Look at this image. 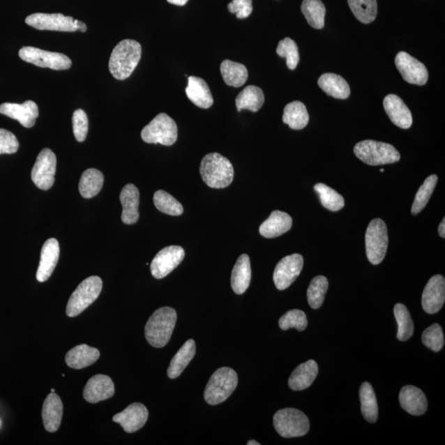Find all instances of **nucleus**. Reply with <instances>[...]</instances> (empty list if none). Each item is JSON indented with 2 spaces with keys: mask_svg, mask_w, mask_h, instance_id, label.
Returning a JSON list of instances; mask_svg holds the SVG:
<instances>
[{
  "mask_svg": "<svg viewBox=\"0 0 445 445\" xmlns=\"http://www.w3.org/2000/svg\"><path fill=\"white\" fill-rule=\"evenodd\" d=\"M142 47L135 40L126 39L113 49L109 70L115 79L124 80L133 74L142 58Z\"/></svg>",
  "mask_w": 445,
  "mask_h": 445,
  "instance_id": "f257e3e1",
  "label": "nucleus"
},
{
  "mask_svg": "<svg viewBox=\"0 0 445 445\" xmlns=\"http://www.w3.org/2000/svg\"><path fill=\"white\" fill-rule=\"evenodd\" d=\"M176 319L178 316L174 308L163 307L154 312L144 329L149 344L156 348L165 347L174 333Z\"/></svg>",
  "mask_w": 445,
  "mask_h": 445,
  "instance_id": "f03ea898",
  "label": "nucleus"
},
{
  "mask_svg": "<svg viewBox=\"0 0 445 445\" xmlns=\"http://www.w3.org/2000/svg\"><path fill=\"white\" fill-rule=\"evenodd\" d=\"M199 172L208 187L215 189L229 187L234 176L230 161L218 153H208L203 158Z\"/></svg>",
  "mask_w": 445,
  "mask_h": 445,
  "instance_id": "7ed1b4c3",
  "label": "nucleus"
},
{
  "mask_svg": "<svg viewBox=\"0 0 445 445\" xmlns=\"http://www.w3.org/2000/svg\"><path fill=\"white\" fill-rule=\"evenodd\" d=\"M238 382V375L231 368L217 370L209 380L204 393L206 402L213 406L224 402L234 392Z\"/></svg>",
  "mask_w": 445,
  "mask_h": 445,
  "instance_id": "20e7f679",
  "label": "nucleus"
},
{
  "mask_svg": "<svg viewBox=\"0 0 445 445\" xmlns=\"http://www.w3.org/2000/svg\"><path fill=\"white\" fill-rule=\"evenodd\" d=\"M354 153L359 160L370 166L391 165L401 158L400 153L393 145L375 140L359 142L354 148Z\"/></svg>",
  "mask_w": 445,
  "mask_h": 445,
  "instance_id": "39448f33",
  "label": "nucleus"
},
{
  "mask_svg": "<svg viewBox=\"0 0 445 445\" xmlns=\"http://www.w3.org/2000/svg\"><path fill=\"white\" fill-rule=\"evenodd\" d=\"M273 425L277 432L284 438L303 437L310 428L307 416L295 408H284L277 412Z\"/></svg>",
  "mask_w": 445,
  "mask_h": 445,
  "instance_id": "423d86ee",
  "label": "nucleus"
},
{
  "mask_svg": "<svg viewBox=\"0 0 445 445\" xmlns=\"http://www.w3.org/2000/svg\"><path fill=\"white\" fill-rule=\"evenodd\" d=\"M103 289V280L100 277L93 276L85 279L76 288L68 302L66 315L75 317L83 312L86 308L98 298Z\"/></svg>",
  "mask_w": 445,
  "mask_h": 445,
  "instance_id": "0eeeda50",
  "label": "nucleus"
},
{
  "mask_svg": "<svg viewBox=\"0 0 445 445\" xmlns=\"http://www.w3.org/2000/svg\"><path fill=\"white\" fill-rule=\"evenodd\" d=\"M142 138L145 143L171 146L178 139V126L166 113H160L151 123L144 127Z\"/></svg>",
  "mask_w": 445,
  "mask_h": 445,
  "instance_id": "6e6552de",
  "label": "nucleus"
},
{
  "mask_svg": "<svg viewBox=\"0 0 445 445\" xmlns=\"http://www.w3.org/2000/svg\"><path fill=\"white\" fill-rule=\"evenodd\" d=\"M389 246L388 229L384 220L375 219L370 222L365 234L368 260L373 265L384 261Z\"/></svg>",
  "mask_w": 445,
  "mask_h": 445,
  "instance_id": "1a4fd4ad",
  "label": "nucleus"
},
{
  "mask_svg": "<svg viewBox=\"0 0 445 445\" xmlns=\"http://www.w3.org/2000/svg\"><path fill=\"white\" fill-rule=\"evenodd\" d=\"M18 56L27 63L42 67L49 68L54 70H69L72 66V61L69 57L62 53L44 51V50L33 47H22Z\"/></svg>",
  "mask_w": 445,
  "mask_h": 445,
  "instance_id": "9d476101",
  "label": "nucleus"
},
{
  "mask_svg": "<svg viewBox=\"0 0 445 445\" xmlns=\"http://www.w3.org/2000/svg\"><path fill=\"white\" fill-rule=\"evenodd\" d=\"M56 165V154L51 149H44L40 152L31 174V180L36 187L43 190H47L52 188L54 183Z\"/></svg>",
  "mask_w": 445,
  "mask_h": 445,
  "instance_id": "9b49d317",
  "label": "nucleus"
},
{
  "mask_svg": "<svg viewBox=\"0 0 445 445\" xmlns=\"http://www.w3.org/2000/svg\"><path fill=\"white\" fill-rule=\"evenodd\" d=\"M26 24L38 30L68 31L74 33L77 31L75 20L61 13H38L27 17Z\"/></svg>",
  "mask_w": 445,
  "mask_h": 445,
  "instance_id": "f8f14e48",
  "label": "nucleus"
},
{
  "mask_svg": "<svg viewBox=\"0 0 445 445\" xmlns=\"http://www.w3.org/2000/svg\"><path fill=\"white\" fill-rule=\"evenodd\" d=\"M303 266V258L301 254L286 256L276 265L273 274L276 287L285 290L292 285L299 275Z\"/></svg>",
  "mask_w": 445,
  "mask_h": 445,
  "instance_id": "ddd939ff",
  "label": "nucleus"
},
{
  "mask_svg": "<svg viewBox=\"0 0 445 445\" xmlns=\"http://www.w3.org/2000/svg\"><path fill=\"white\" fill-rule=\"evenodd\" d=\"M184 257V249L180 246H169L162 249L151 262L152 276L158 280L165 278L180 265Z\"/></svg>",
  "mask_w": 445,
  "mask_h": 445,
  "instance_id": "4468645a",
  "label": "nucleus"
},
{
  "mask_svg": "<svg viewBox=\"0 0 445 445\" xmlns=\"http://www.w3.org/2000/svg\"><path fill=\"white\" fill-rule=\"evenodd\" d=\"M395 65L404 80L411 84L425 85L428 83L429 75L424 63L404 52H399L395 58Z\"/></svg>",
  "mask_w": 445,
  "mask_h": 445,
  "instance_id": "2eb2a0df",
  "label": "nucleus"
},
{
  "mask_svg": "<svg viewBox=\"0 0 445 445\" xmlns=\"http://www.w3.org/2000/svg\"><path fill=\"white\" fill-rule=\"evenodd\" d=\"M445 301V280L442 275L431 277L422 294L421 304L425 312L434 315L442 310Z\"/></svg>",
  "mask_w": 445,
  "mask_h": 445,
  "instance_id": "dca6fc26",
  "label": "nucleus"
},
{
  "mask_svg": "<svg viewBox=\"0 0 445 445\" xmlns=\"http://www.w3.org/2000/svg\"><path fill=\"white\" fill-rule=\"evenodd\" d=\"M149 412L142 403L134 402L123 412L113 416V421L120 424L127 433H134L146 423Z\"/></svg>",
  "mask_w": 445,
  "mask_h": 445,
  "instance_id": "f3484780",
  "label": "nucleus"
},
{
  "mask_svg": "<svg viewBox=\"0 0 445 445\" xmlns=\"http://www.w3.org/2000/svg\"><path fill=\"white\" fill-rule=\"evenodd\" d=\"M0 113L2 115L17 120L20 123L31 128L36 123V118L39 116L38 106L33 101H26L22 104L6 103L0 105Z\"/></svg>",
  "mask_w": 445,
  "mask_h": 445,
  "instance_id": "a211bd4d",
  "label": "nucleus"
},
{
  "mask_svg": "<svg viewBox=\"0 0 445 445\" xmlns=\"http://www.w3.org/2000/svg\"><path fill=\"white\" fill-rule=\"evenodd\" d=\"M114 393L115 386L110 377L97 375L93 376L85 385L83 396L89 403H98L112 398Z\"/></svg>",
  "mask_w": 445,
  "mask_h": 445,
  "instance_id": "6ab92c4d",
  "label": "nucleus"
},
{
  "mask_svg": "<svg viewBox=\"0 0 445 445\" xmlns=\"http://www.w3.org/2000/svg\"><path fill=\"white\" fill-rule=\"evenodd\" d=\"M59 257H60V245L56 239H50L45 242L40 252V260L36 280L39 282H45L52 276L56 269Z\"/></svg>",
  "mask_w": 445,
  "mask_h": 445,
  "instance_id": "aec40b11",
  "label": "nucleus"
},
{
  "mask_svg": "<svg viewBox=\"0 0 445 445\" xmlns=\"http://www.w3.org/2000/svg\"><path fill=\"white\" fill-rule=\"evenodd\" d=\"M384 107L389 119L402 129H409L412 125V116L409 108L402 100L395 94H389L384 100Z\"/></svg>",
  "mask_w": 445,
  "mask_h": 445,
  "instance_id": "412c9836",
  "label": "nucleus"
},
{
  "mask_svg": "<svg viewBox=\"0 0 445 445\" xmlns=\"http://www.w3.org/2000/svg\"><path fill=\"white\" fill-rule=\"evenodd\" d=\"M399 402L402 409L412 416L423 415L428 407L425 393L412 385L405 386L401 389Z\"/></svg>",
  "mask_w": 445,
  "mask_h": 445,
  "instance_id": "4be33fe9",
  "label": "nucleus"
},
{
  "mask_svg": "<svg viewBox=\"0 0 445 445\" xmlns=\"http://www.w3.org/2000/svg\"><path fill=\"white\" fill-rule=\"evenodd\" d=\"M293 220L287 213L275 211L259 228V233L266 239H275L287 233L292 228Z\"/></svg>",
  "mask_w": 445,
  "mask_h": 445,
  "instance_id": "5701e85b",
  "label": "nucleus"
},
{
  "mask_svg": "<svg viewBox=\"0 0 445 445\" xmlns=\"http://www.w3.org/2000/svg\"><path fill=\"white\" fill-rule=\"evenodd\" d=\"M123 211H122L121 220L126 225H134L139 218V192L134 184H127L121 190L120 195Z\"/></svg>",
  "mask_w": 445,
  "mask_h": 445,
  "instance_id": "b1692460",
  "label": "nucleus"
},
{
  "mask_svg": "<svg viewBox=\"0 0 445 445\" xmlns=\"http://www.w3.org/2000/svg\"><path fill=\"white\" fill-rule=\"evenodd\" d=\"M43 420L48 432H56L60 428L63 416V402L56 393H51L43 403Z\"/></svg>",
  "mask_w": 445,
  "mask_h": 445,
  "instance_id": "393cba45",
  "label": "nucleus"
},
{
  "mask_svg": "<svg viewBox=\"0 0 445 445\" xmlns=\"http://www.w3.org/2000/svg\"><path fill=\"white\" fill-rule=\"evenodd\" d=\"M186 94L190 101L199 108H210L214 103L210 88L206 81L199 77H188V85L186 89Z\"/></svg>",
  "mask_w": 445,
  "mask_h": 445,
  "instance_id": "a878e982",
  "label": "nucleus"
},
{
  "mask_svg": "<svg viewBox=\"0 0 445 445\" xmlns=\"http://www.w3.org/2000/svg\"><path fill=\"white\" fill-rule=\"evenodd\" d=\"M319 374V366L315 361L303 363L295 369L289 379V388L294 391H302L310 388Z\"/></svg>",
  "mask_w": 445,
  "mask_h": 445,
  "instance_id": "bb28decb",
  "label": "nucleus"
},
{
  "mask_svg": "<svg viewBox=\"0 0 445 445\" xmlns=\"http://www.w3.org/2000/svg\"><path fill=\"white\" fill-rule=\"evenodd\" d=\"M100 357L98 349L88 345H79L66 354V362L72 369L81 370L94 364Z\"/></svg>",
  "mask_w": 445,
  "mask_h": 445,
  "instance_id": "cd10ccee",
  "label": "nucleus"
},
{
  "mask_svg": "<svg viewBox=\"0 0 445 445\" xmlns=\"http://www.w3.org/2000/svg\"><path fill=\"white\" fill-rule=\"evenodd\" d=\"M252 270L250 258L247 254H242L234 266L231 276V286L234 292L243 294L248 289L251 282Z\"/></svg>",
  "mask_w": 445,
  "mask_h": 445,
  "instance_id": "c85d7f7f",
  "label": "nucleus"
},
{
  "mask_svg": "<svg viewBox=\"0 0 445 445\" xmlns=\"http://www.w3.org/2000/svg\"><path fill=\"white\" fill-rule=\"evenodd\" d=\"M196 355V343L194 340H187L170 362L167 376L171 379L179 378Z\"/></svg>",
  "mask_w": 445,
  "mask_h": 445,
  "instance_id": "c756f323",
  "label": "nucleus"
},
{
  "mask_svg": "<svg viewBox=\"0 0 445 445\" xmlns=\"http://www.w3.org/2000/svg\"><path fill=\"white\" fill-rule=\"evenodd\" d=\"M319 86L329 96L337 99H347L351 94V89L342 76L326 73L319 79Z\"/></svg>",
  "mask_w": 445,
  "mask_h": 445,
  "instance_id": "7c9ffc66",
  "label": "nucleus"
},
{
  "mask_svg": "<svg viewBox=\"0 0 445 445\" xmlns=\"http://www.w3.org/2000/svg\"><path fill=\"white\" fill-rule=\"evenodd\" d=\"M265 102L263 91L257 86L249 85L241 92L236 98L235 104L238 112L249 110L257 112L263 106Z\"/></svg>",
  "mask_w": 445,
  "mask_h": 445,
  "instance_id": "2f4dec72",
  "label": "nucleus"
},
{
  "mask_svg": "<svg viewBox=\"0 0 445 445\" xmlns=\"http://www.w3.org/2000/svg\"><path fill=\"white\" fill-rule=\"evenodd\" d=\"M220 72L225 83L230 87H242L248 78L246 66L229 60H225L221 63Z\"/></svg>",
  "mask_w": 445,
  "mask_h": 445,
  "instance_id": "473e14b6",
  "label": "nucleus"
},
{
  "mask_svg": "<svg viewBox=\"0 0 445 445\" xmlns=\"http://www.w3.org/2000/svg\"><path fill=\"white\" fill-rule=\"evenodd\" d=\"M282 120L293 130H302L306 127L310 116L306 106L299 101H294L287 104L284 109Z\"/></svg>",
  "mask_w": 445,
  "mask_h": 445,
  "instance_id": "72a5a7b5",
  "label": "nucleus"
},
{
  "mask_svg": "<svg viewBox=\"0 0 445 445\" xmlns=\"http://www.w3.org/2000/svg\"><path fill=\"white\" fill-rule=\"evenodd\" d=\"M104 183V176L101 172L95 169L86 170L82 174L79 190L81 196L86 198L96 197L102 190Z\"/></svg>",
  "mask_w": 445,
  "mask_h": 445,
  "instance_id": "f704fd0d",
  "label": "nucleus"
},
{
  "mask_svg": "<svg viewBox=\"0 0 445 445\" xmlns=\"http://www.w3.org/2000/svg\"><path fill=\"white\" fill-rule=\"evenodd\" d=\"M361 412L365 419L370 423L378 420L379 407L373 387L370 383H363L360 389Z\"/></svg>",
  "mask_w": 445,
  "mask_h": 445,
  "instance_id": "c9c22d12",
  "label": "nucleus"
},
{
  "mask_svg": "<svg viewBox=\"0 0 445 445\" xmlns=\"http://www.w3.org/2000/svg\"><path fill=\"white\" fill-rule=\"evenodd\" d=\"M301 11L306 17L308 24L313 29H324L326 7L321 0H303Z\"/></svg>",
  "mask_w": 445,
  "mask_h": 445,
  "instance_id": "e433bc0d",
  "label": "nucleus"
},
{
  "mask_svg": "<svg viewBox=\"0 0 445 445\" xmlns=\"http://www.w3.org/2000/svg\"><path fill=\"white\" fill-rule=\"evenodd\" d=\"M353 15L362 24H369L374 22L378 13L377 0H348Z\"/></svg>",
  "mask_w": 445,
  "mask_h": 445,
  "instance_id": "4c0bfd02",
  "label": "nucleus"
},
{
  "mask_svg": "<svg viewBox=\"0 0 445 445\" xmlns=\"http://www.w3.org/2000/svg\"><path fill=\"white\" fill-rule=\"evenodd\" d=\"M393 312L398 325L397 338L401 342H406L414 333V324L410 312L402 303H397L394 306Z\"/></svg>",
  "mask_w": 445,
  "mask_h": 445,
  "instance_id": "58836bf2",
  "label": "nucleus"
},
{
  "mask_svg": "<svg viewBox=\"0 0 445 445\" xmlns=\"http://www.w3.org/2000/svg\"><path fill=\"white\" fill-rule=\"evenodd\" d=\"M153 203L158 211L172 216L183 214L184 209L181 204L165 190H157L153 195Z\"/></svg>",
  "mask_w": 445,
  "mask_h": 445,
  "instance_id": "ea45409f",
  "label": "nucleus"
},
{
  "mask_svg": "<svg viewBox=\"0 0 445 445\" xmlns=\"http://www.w3.org/2000/svg\"><path fill=\"white\" fill-rule=\"evenodd\" d=\"M315 192L319 194L322 206L331 211H339L345 206V199L342 195L324 183L315 186Z\"/></svg>",
  "mask_w": 445,
  "mask_h": 445,
  "instance_id": "a19ab883",
  "label": "nucleus"
},
{
  "mask_svg": "<svg viewBox=\"0 0 445 445\" xmlns=\"http://www.w3.org/2000/svg\"><path fill=\"white\" fill-rule=\"evenodd\" d=\"M328 289L329 280L325 276H316L312 280L308 286L307 296L308 304L313 310H317L322 306Z\"/></svg>",
  "mask_w": 445,
  "mask_h": 445,
  "instance_id": "79ce46f5",
  "label": "nucleus"
},
{
  "mask_svg": "<svg viewBox=\"0 0 445 445\" xmlns=\"http://www.w3.org/2000/svg\"><path fill=\"white\" fill-rule=\"evenodd\" d=\"M438 176L437 175H430L421 186L418 192L416 194L414 202L412 207V214L413 216L418 215L420 212L424 210L426 205L430 201V197L432 196L434 190L437 187Z\"/></svg>",
  "mask_w": 445,
  "mask_h": 445,
  "instance_id": "37998d69",
  "label": "nucleus"
},
{
  "mask_svg": "<svg viewBox=\"0 0 445 445\" xmlns=\"http://www.w3.org/2000/svg\"><path fill=\"white\" fill-rule=\"evenodd\" d=\"M276 53L279 56L286 59V63L289 70H295L299 62V53L294 40L289 38L280 40L276 48Z\"/></svg>",
  "mask_w": 445,
  "mask_h": 445,
  "instance_id": "c03bdc74",
  "label": "nucleus"
},
{
  "mask_svg": "<svg viewBox=\"0 0 445 445\" xmlns=\"http://www.w3.org/2000/svg\"><path fill=\"white\" fill-rule=\"evenodd\" d=\"M279 326L284 331L290 329H295L301 331H304L308 326L306 312L299 310H289L280 317Z\"/></svg>",
  "mask_w": 445,
  "mask_h": 445,
  "instance_id": "a18cd8bd",
  "label": "nucleus"
},
{
  "mask_svg": "<svg viewBox=\"0 0 445 445\" xmlns=\"http://www.w3.org/2000/svg\"><path fill=\"white\" fill-rule=\"evenodd\" d=\"M422 342L426 347L435 352L442 351L444 346V337L442 326L435 324L424 331L421 337Z\"/></svg>",
  "mask_w": 445,
  "mask_h": 445,
  "instance_id": "49530a36",
  "label": "nucleus"
},
{
  "mask_svg": "<svg viewBox=\"0 0 445 445\" xmlns=\"http://www.w3.org/2000/svg\"><path fill=\"white\" fill-rule=\"evenodd\" d=\"M73 131L77 142H84L89 133V119L86 112L78 109L72 117Z\"/></svg>",
  "mask_w": 445,
  "mask_h": 445,
  "instance_id": "de8ad7c7",
  "label": "nucleus"
},
{
  "mask_svg": "<svg viewBox=\"0 0 445 445\" xmlns=\"http://www.w3.org/2000/svg\"><path fill=\"white\" fill-rule=\"evenodd\" d=\"M20 143L15 135L6 129H0V154L15 153Z\"/></svg>",
  "mask_w": 445,
  "mask_h": 445,
  "instance_id": "09e8293b",
  "label": "nucleus"
},
{
  "mask_svg": "<svg viewBox=\"0 0 445 445\" xmlns=\"http://www.w3.org/2000/svg\"><path fill=\"white\" fill-rule=\"evenodd\" d=\"M228 8L239 20H243L251 15L253 10L252 0H233L229 3Z\"/></svg>",
  "mask_w": 445,
  "mask_h": 445,
  "instance_id": "8fccbe9b",
  "label": "nucleus"
},
{
  "mask_svg": "<svg viewBox=\"0 0 445 445\" xmlns=\"http://www.w3.org/2000/svg\"><path fill=\"white\" fill-rule=\"evenodd\" d=\"M75 25L77 31H80L81 33H85V31H87V26H86L83 22L75 20Z\"/></svg>",
  "mask_w": 445,
  "mask_h": 445,
  "instance_id": "3c124183",
  "label": "nucleus"
},
{
  "mask_svg": "<svg viewBox=\"0 0 445 445\" xmlns=\"http://www.w3.org/2000/svg\"><path fill=\"white\" fill-rule=\"evenodd\" d=\"M439 234L440 236V237H442V239L445 238V220H444V218L442 220V222H440V225L439 226Z\"/></svg>",
  "mask_w": 445,
  "mask_h": 445,
  "instance_id": "603ef678",
  "label": "nucleus"
},
{
  "mask_svg": "<svg viewBox=\"0 0 445 445\" xmlns=\"http://www.w3.org/2000/svg\"><path fill=\"white\" fill-rule=\"evenodd\" d=\"M167 2L172 4H175L178 6H184L188 2V0H167Z\"/></svg>",
  "mask_w": 445,
  "mask_h": 445,
  "instance_id": "864d4df0",
  "label": "nucleus"
},
{
  "mask_svg": "<svg viewBox=\"0 0 445 445\" xmlns=\"http://www.w3.org/2000/svg\"><path fill=\"white\" fill-rule=\"evenodd\" d=\"M248 445H260V444L255 442V440H250V442H248Z\"/></svg>",
  "mask_w": 445,
  "mask_h": 445,
  "instance_id": "5fc2aeb1",
  "label": "nucleus"
},
{
  "mask_svg": "<svg viewBox=\"0 0 445 445\" xmlns=\"http://www.w3.org/2000/svg\"><path fill=\"white\" fill-rule=\"evenodd\" d=\"M381 172H384V169H380Z\"/></svg>",
  "mask_w": 445,
  "mask_h": 445,
  "instance_id": "6e6d98bb",
  "label": "nucleus"
},
{
  "mask_svg": "<svg viewBox=\"0 0 445 445\" xmlns=\"http://www.w3.org/2000/svg\"><path fill=\"white\" fill-rule=\"evenodd\" d=\"M52 393H54V389H52Z\"/></svg>",
  "mask_w": 445,
  "mask_h": 445,
  "instance_id": "4d7b16f0",
  "label": "nucleus"
}]
</instances>
